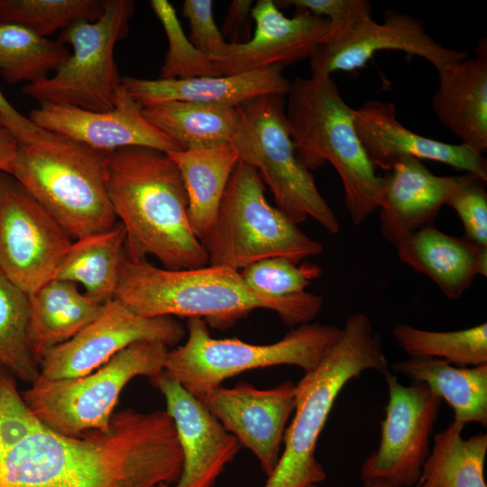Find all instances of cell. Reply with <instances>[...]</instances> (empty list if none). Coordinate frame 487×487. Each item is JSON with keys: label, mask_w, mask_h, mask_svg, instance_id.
Instances as JSON below:
<instances>
[{"label": "cell", "mask_w": 487, "mask_h": 487, "mask_svg": "<svg viewBox=\"0 0 487 487\" xmlns=\"http://www.w3.org/2000/svg\"><path fill=\"white\" fill-rule=\"evenodd\" d=\"M182 452L166 411L114 413L109 432H56L0 370V487H157L174 484Z\"/></svg>", "instance_id": "1"}, {"label": "cell", "mask_w": 487, "mask_h": 487, "mask_svg": "<svg viewBox=\"0 0 487 487\" xmlns=\"http://www.w3.org/2000/svg\"><path fill=\"white\" fill-rule=\"evenodd\" d=\"M107 191L125 228L127 258L141 261L152 255L174 271L208 264L189 224L180 172L166 152L141 146L110 152Z\"/></svg>", "instance_id": "2"}, {"label": "cell", "mask_w": 487, "mask_h": 487, "mask_svg": "<svg viewBox=\"0 0 487 487\" xmlns=\"http://www.w3.org/2000/svg\"><path fill=\"white\" fill-rule=\"evenodd\" d=\"M114 299L142 317H198L217 329L259 308L275 311L284 325L295 327L312 322L323 306L321 296L307 291L287 299L262 296L247 286L240 271L228 267L174 271L125 254Z\"/></svg>", "instance_id": "3"}, {"label": "cell", "mask_w": 487, "mask_h": 487, "mask_svg": "<svg viewBox=\"0 0 487 487\" xmlns=\"http://www.w3.org/2000/svg\"><path fill=\"white\" fill-rule=\"evenodd\" d=\"M367 370L390 372L370 317L354 313L319 363L295 384V415L284 431V450L263 487H308L326 479L315 456L318 436L344 386Z\"/></svg>", "instance_id": "4"}, {"label": "cell", "mask_w": 487, "mask_h": 487, "mask_svg": "<svg viewBox=\"0 0 487 487\" xmlns=\"http://www.w3.org/2000/svg\"><path fill=\"white\" fill-rule=\"evenodd\" d=\"M285 113L297 156L309 170L330 162L341 178L352 222L362 224L379 209L386 177L376 173L355 131L354 109L332 77L290 82Z\"/></svg>", "instance_id": "5"}, {"label": "cell", "mask_w": 487, "mask_h": 487, "mask_svg": "<svg viewBox=\"0 0 487 487\" xmlns=\"http://www.w3.org/2000/svg\"><path fill=\"white\" fill-rule=\"evenodd\" d=\"M110 152L50 133L19 144L13 176L76 239L111 229L116 223L107 191Z\"/></svg>", "instance_id": "6"}, {"label": "cell", "mask_w": 487, "mask_h": 487, "mask_svg": "<svg viewBox=\"0 0 487 487\" xmlns=\"http://www.w3.org/2000/svg\"><path fill=\"white\" fill-rule=\"evenodd\" d=\"M201 244L208 264L236 271L273 257H284L299 264L324 251L318 241L267 201L259 172L240 161Z\"/></svg>", "instance_id": "7"}, {"label": "cell", "mask_w": 487, "mask_h": 487, "mask_svg": "<svg viewBox=\"0 0 487 487\" xmlns=\"http://www.w3.org/2000/svg\"><path fill=\"white\" fill-rule=\"evenodd\" d=\"M186 343L169 351L164 373L200 399L243 372L275 365L314 369L342 328L309 322L292 327L280 340L254 345L237 338H213L201 318H188Z\"/></svg>", "instance_id": "8"}, {"label": "cell", "mask_w": 487, "mask_h": 487, "mask_svg": "<svg viewBox=\"0 0 487 487\" xmlns=\"http://www.w3.org/2000/svg\"><path fill=\"white\" fill-rule=\"evenodd\" d=\"M285 96L267 95L236 106L239 120L231 140L240 161L255 169L269 187L277 207L293 223L308 216L331 234L339 222L314 176L297 156L285 113Z\"/></svg>", "instance_id": "9"}, {"label": "cell", "mask_w": 487, "mask_h": 487, "mask_svg": "<svg viewBox=\"0 0 487 487\" xmlns=\"http://www.w3.org/2000/svg\"><path fill=\"white\" fill-rule=\"evenodd\" d=\"M168 353L161 342L138 341L87 375L62 380L38 377L21 394L29 409L58 433L80 436L91 430L109 432L124 386L137 376L152 381L164 372Z\"/></svg>", "instance_id": "10"}, {"label": "cell", "mask_w": 487, "mask_h": 487, "mask_svg": "<svg viewBox=\"0 0 487 487\" xmlns=\"http://www.w3.org/2000/svg\"><path fill=\"white\" fill-rule=\"evenodd\" d=\"M135 11L133 0H106L98 20H79L60 31L58 41L73 52L55 75L26 84L22 92L41 104L65 105L102 112L115 106L122 84L114 51L129 32Z\"/></svg>", "instance_id": "11"}, {"label": "cell", "mask_w": 487, "mask_h": 487, "mask_svg": "<svg viewBox=\"0 0 487 487\" xmlns=\"http://www.w3.org/2000/svg\"><path fill=\"white\" fill-rule=\"evenodd\" d=\"M385 418L378 448L361 466L363 487H412L429 454L441 400L425 384L405 386L390 372Z\"/></svg>", "instance_id": "12"}, {"label": "cell", "mask_w": 487, "mask_h": 487, "mask_svg": "<svg viewBox=\"0 0 487 487\" xmlns=\"http://www.w3.org/2000/svg\"><path fill=\"white\" fill-rule=\"evenodd\" d=\"M72 242L10 174L0 171V271L27 296L52 280Z\"/></svg>", "instance_id": "13"}, {"label": "cell", "mask_w": 487, "mask_h": 487, "mask_svg": "<svg viewBox=\"0 0 487 487\" xmlns=\"http://www.w3.org/2000/svg\"><path fill=\"white\" fill-rule=\"evenodd\" d=\"M184 335V327L172 317H142L113 299L72 338L45 354L39 364V377H81L98 369L133 343L152 340L169 347L177 345Z\"/></svg>", "instance_id": "14"}, {"label": "cell", "mask_w": 487, "mask_h": 487, "mask_svg": "<svg viewBox=\"0 0 487 487\" xmlns=\"http://www.w3.org/2000/svg\"><path fill=\"white\" fill-rule=\"evenodd\" d=\"M381 51H400L428 61L437 71L468 54L446 48L427 34L424 22L407 13L386 10L383 23L372 17L360 22L340 41L319 45L309 57L312 78L363 68Z\"/></svg>", "instance_id": "15"}, {"label": "cell", "mask_w": 487, "mask_h": 487, "mask_svg": "<svg viewBox=\"0 0 487 487\" xmlns=\"http://www.w3.org/2000/svg\"><path fill=\"white\" fill-rule=\"evenodd\" d=\"M223 427L258 459L269 476L280 459L286 423L295 409V384L260 390L242 382L222 385L199 399Z\"/></svg>", "instance_id": "16"}, {"label": "cell", "mask_w": 487, "mask_h": 487, "mask_svg": "<svg viewBox=\"0 0 487 487\" xmlns=\"http://www.w3.org/2000/svg\"><path fill=\"white\" fill-rule=\"evenodd\" d=\"M29 118L48 132L106 152L132 146L164 152L181 151L144 117L142 106L130 96L122 84L111 110L96 112L72 106L41 104L31 111Z\"/></svg>", "instance_id": "17"}, {"label": "cell", "mask_w": 487, "mask_h": 487, "mask_svg": "<svg viewBox=\"0 0 487 487\" xmlns=\"http://www.w3.org/2000/svg\"><path fill=\"white\" fill-rule=\"evenodd\" d=\"M152 382L166 401L182 452V472L174 484L157 487H214L242 445L204 403L163 372Z\"/></svg>", "instance_id": "18"}, {"label": "cell", "mask_w": 487, "mask_h": 487, "mask_svg": "<svg viewBox=\"0 0 487 487\" xmlns=\"http://www.w3.org/2000/svg\"><path fill=\"white\" fill-rule=\"evenodd\" d=\"M255 30L244 44H228L225 56L213 62L216 76H230L309 58L322 44L329 22L304 10L285 16L272 0H259L252 9Z\"/></svg>", "instance_id": "19"}, {"label": "cell", "mask_w": 487, "mask_h": 487, "mask_svg": "<svg viewBox=\"0 0 487 487\" xmlns=\"http://www.w3.org/2000/svg\"><path fill=\"white\" fill-rule=\"evenodd\" d=\"M354 124L375 168L390 171L401 158L413 157L440 162L487 180L486 159L482 154L462 144L430 139L409 130L398 120L393 103L365 102L354 109Z\"/></svg>", "instance_id": "20"}, {"label": "cell", "mask_w": 487, "mask_h": 487, "mask_svg": "<svg viewBox=\"0 0 487 487\" xmlns=\"http://www.w3.org/2000/svg\"><path fill=\"white\" fill-rule=\"evenodd\" d=\"M477 176L433 174L420 160L404 157L386 176L380 209V228L393 246L409 234L434 225L447 199L462 186Z\"/></svg>", "instance_id": "21"}, {"label": "cell", "mask_w": 487, "mask_h": 487, "mask_svg": "<svg viewBox=\"0 0 487 487\" xmlns=\"http://www.w3.org/2000/svg\"><path fill=\"white\" fill-rule=\"evenodd\" d=\"M284 65L276 64L230 76L182 79L122 78V86L141 106L186 101L236 107L255 97L288 94L290 81Z\"/></svg>", "instance_id": "22"}, {"label": "cell", "mask_w": 487, "mask_h": 487, "mask_svg": "<svg viewBox=\"0 0 487 487\" xmlns=\"http://www.w3.org/2000/svg\"><path fill=\"white\" fill-rule=\"evenodd\" d=\"M431 106L439 123L462 145L487 151V55L464 59L441 69Z\"/></svg>", "instance_id": "23"}, {"label": "cell", "mask_w": 487, "mask_h": 487, "mask_svg": "<svg viewBox=\"0 0 487 487\" xmlns=\"http://www.w3.org/2000/svg\"><path fill=\"white\" fill-rule=\"evenodd\" d=\"M396 249L403 263L427 276L452 300L459 299L477 275L487 276V247L446 234L435 225L409 234Z\"/></svg>", "instance_id": "24"}, {"label": "cell", "mask_w": 487, "mask_h": 487, "mask_svg": "<svg viewBox=\"0 0 487 487\" xmlns=\"http://www.w3.org/2000/svg\"><path fill=\"white\" fill-rule=\"evenodd\" d=\"M27 297V337L38 364L49 351L92 322L104 306L82 293L77 284L55 278Z\"/></svg>", "instance_id": "25"}, {"label": "cell", "mask_w": 487, "mask_h": 487, "mask_svg": "<svg viewBox=\"0 0 487 487\" xmlns=\"http://www.w3.org/2000/svg\"><path fill=\"white\" fill-rule=\"evenodd\" d=\"M413 383L425 384L454 411V420L464 425H487V363L471 367L453 366L430 357H409L391 365Z\"/></svg>", "instance_id": "26"}, {"label": "cell", "mask_w": 487, "mask_h": 487, "mask_svg": "<svg viewBox=\"0 0 487 487\" xmlns=\"http://www.w3.org/2000/svg\"><path fill=\"white\" fill-rule=\"evenodd\" d=\"M178 167L188 196L191 229L201 240L211 228L231 174L239 161L233 146L166 152Z\"/></svg>", "instance_id": "27"}, {"label": "cell", "mask_w": 487, "mask_h": 487, "mask_svg": "<svg viewBox=\"0 0 487 487\" xmlns=\"http://www.w3.org/2000/svg\"><path fill=\"white\" fill-rule=\"evenodd\" d=\"M126 232L122 223L72 243L54 278L80 284L85 294L100 305L115 299L124 257Z\"/></svg>", "instance_id": "28"}, {"label": "cell", "mask_w": 487, "mask_h": 487, "mask_svg": "<svg viewBox=\"0 0 487 487\" xmlns=\"http://www.w3.org/2000/svg\"><path fill=\"white\" fill-rule=\"evenodd\" d=\"M144 117L181 151L228 144L236 131V107L166 101L142 107Z\"/></svg>", "instance_id": "29"}, {"label": "cell", "mask_w": 487, "mask_h": 487, "mask_svg": "<svg viewBox=\"0 0 487 487\" xmlns=\"http://www.w3.org/2000/svg\"><path fill=\"white\" fill-rule=\"evenodd\" d=\"M464 426L453 420L434 436L433 447L417 487H487L484 480L487 434L464 438Z\"/></svg>", "instance_id": "30"}, {"label": "cell", "mask_w": 487, "mask_h": 487, "mask_svg": "<svg viewBox=\"0 0 487 487\" xmlns=\"http://www.w3.org/2000/svg\"><path fill=\"white\" fill-rule=\"evenodd\" d=\"M69 56L66 46L31 29L0 20V73L9 84L48 78Z\"/></svg>", "instance_id": "31"}, {"label": "cell", "mask_w": 487, "mask_h": 487, "mask_svg": "<svg viewBox=\"0 0 487 487\" xmlns=\"http://www.w3.org/2000/svg\"><path fill=\"white\" fill-rule=\"evenodd\" d=\"M397 345L409 357H430L460 367L487 363V323L456 330L429 331L409 324L392 329Z\"/></svg>", "instance_id": "32"}, {"label": "cell", "mask_w": 487, "mask_h": 487, "mask_svg": "<svg viewBox=\"0 0 487 487\" xmlns=\"http://www.w3.org/2000/svg\"><path fill=\"white\" fill-rule=\"evenodd\" d=\"M28 297L0 271V368L32 384L40 368L28 337Z\"/></svg>", "instance_id": "33"}, {"label": "cell", "mask_w": 487, "mask_h": 487, "mask_svg": "<svg viewBox=\"0 0 487 487\" xmlns=\"http://www.w3.org/2000/svg\"><path fill=\"white\" fill-rule=\"evenodd\" d=\"M105 5L106 0H0V20L46 37L79 20H98Z\"/></svg>", "instance_id": "34"}, {"label": "cell", "mask_w": 487, "mask_h": 487, "mask_svg": "<svg viewBox=\"0 0 487 487\" xmlns=\"http://www.w3.org/2000/svg\"><path fill=\"white\" fill-rule=\"evenodd\" d=\"M150 5L165 31L169 43L160 78L216 77L213 61L186 37L173 5L167 0H152Z\"/></svg>", "instance_id": "35"}, {"label": "cell", "mask_w": 487, "mask_h": 487, "mask_svg": "<svg viewBox=\"0 0 487 487\" xmlns=\"http://www.w3.org/2000/svg\"><path fill=\"white\" fill-rule=\"evenodd\" d=\"M240 272L253 291L270 298L287 299L305 292L323 271L316 263L304 262L299 265L284 257H273L256 262Z\"/></svg>", "instance_id": "36"}, {"label": "cell", "mask_w": 487, "mask_h": 487, "mask_svg": "<svg viewBox=\"0 0 487 487\" xmlns=\"http://www.w3.org/2000/svg\"><path fill=\"white\" fill-rule=\"evenodd\" d=\"M275 3L278 6H294L296 10L326 18L329 25L323 45L340 41L360 22L372 17V9L367 0H283Z\"/></svg>", "instance_id": "37"}, {"label": "cell", "mask_w": 487, "mask_h": 487, "mask_svg": "<svg viewBox=\"0 0 487 487\" xmlns=\"http://www.w3.org/2000/svg\"><path fill=\"white\" fill-rule=\"evenodd\" d=\"M486 181L479 177L458 188L446 201L461 219L464 237L481 247H487Z\"/></svg>", "instance_id": "38"}, {"label": "cell", "mask_w": 487, "mask_h": 487, "mask_svg": "<svg viewBox=\"0 0 487 487\" xmlns=\"http://www.w3.org/2000/svg\"><path fill=\"white\" fill-rule=\"evenodd\" d=\"M211 0H186L182 14L190 26V41L210 60L222 59L228 48L221 31L213 17Z\"/></svg>", "instance_id": "39"}, {"label": "cell", "mask_w": 487, "mask_h": 487, "mask_svg": "<svg viewBox=\"0 0 487 487\" xmlns=\"http://www.w3.org/2000/svg\"><path fill=\"white\" fill-rule=\"evenodd\" d=\"M0 117L4 127L18 142L19 144L36 142L50 134L32 123L29 117L23 115L5 97L0 89Z\"/></svg>", "instance_id": "40"}, {"label": "cell", "mask_w": 487, "mask_h": 487, "mask_svg": "<svg viewBox=\"0 0 487 487\" xmlns=\"http://www.w3.org/2000/svg\"><path fill=\"white\" fill-rule=\"evenodd\" d=\"M253 2L234 0L225 17L221 32L230 44H244L252 39L251 18Z\"/></svg>", "instance_id": "41"}, {"label": "cell", "mask_w": 487, "mask_h": 487, "mask_svg": "<svg viewBox=\"0 0 487 487\" xmlns=\"http://www.w3.org/2000/svg\"><path fill=\"white\" fill-rule=\"evenodd\" d=\"M18 145L16 139L7 130H0V171L9 172Z\"/></svg>", "instance_id": "42"}, {"label": "cell", "mask_w": 487, "mask_h": 487, "mask_svg": "<svg viewBox=\"0 0 487 487\" xmlns=\"http://www.w3.org/2000/svg\"><path fill=\"white\" fill-rule=\"evenodd\" d=\"M3 129H5V127H4L3 121H2V119L0 117V130H3Z\"/></svg>", "instance_id": "43"}, {"label": "cell", "mask_w": 487, "mask_h": 487, "mask_svg": "<svg viewBox=\"0 0 487 487\" xmlns=\"http://www.w3.org/2000/svg\"><path fill=\"white\" fill-rule=\"evenodd\" d=\"M308 487H317V485L313 484V485H309Z\"/></svg>", "instance_id": "44"}, {"label": "cell", "mask_w": 487, "mask_h": 487, "mask_svg": "<svg viewBox=\"0 0 487 487\" xmlns=\"http://www.w3.org/2000/svg\"><path fill=\"white\" fill-rule=\"evenodd\" d=\"M370 487H380V486H375V485H374V486H370Z\"/></svg>", "instance_id": "45"}]
</instances>
